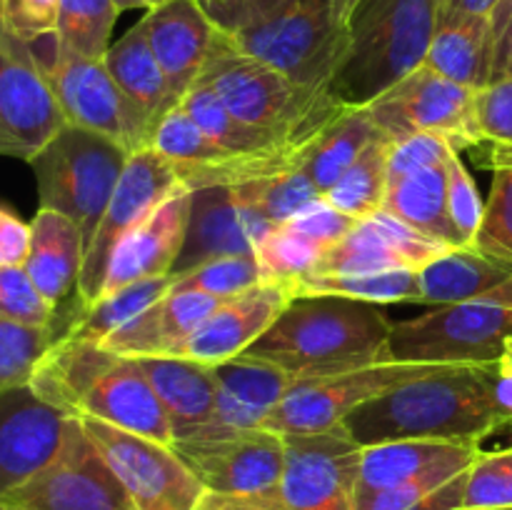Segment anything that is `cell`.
<instances>
[{"label":"cell","mask_w":512,"mask_h":510,"mask_svg":"<svg viewBox=\"0 0 512 510\" xmlns=\"http://www.w3.org/2000/svg\"><path fill=\"white\" fill-rule=\"evenodd\" d=\"M388 138H375L323 195L333 208L355 220L383 210L388 193Z\"/></svg>","instance_id":"e575fe53"},{"label":"cell","mask_w":512,"mask_h":510,"mask_svg":"<svg viewBox=\"0 0 512 510\" xmlns=\"http://www.w3.org/2000/svg\"><path fill=\"white\" fill-rule=\"evenodd\" d=\"M285 465L268 505L275 510H358L363 445L345 428L283 435Z\"/></svg>","instance_id":"4fadbf2b"},{"label":"cell","mask_w":512,"mask_h":510,"mask_svg":"<svg viewBox=\"0 0 512 510\" xmlns=\"http://www.w3.org/2000/svg\"><path fill=\"white\" fill-rule=\"evenodd\" d=\"M173 283L175 275H160V278H148L138 280L133 285H125V288L115 290L113 295L95 300L90 308L78 310V315L70 320L63 335L73 340H85V343H100L113 330H118L120 325L133 320L145 308H150L155 300L163 298L173 288Z\"/></svg>","instance_id":"836d02e7"},{"label":"cell","mask_w":512,"mask_h":510,"mask_svg":"<svg viewBox=\"0 0 512 510\" xmlns=\"http://www.w3.org/2000/svg\"><path fill=\"white\" fill-rule=\"evenodd\" d=\"M135 510H195L208 490L170 445L95 418H78Z\"/></svg>","instance_id":"8fae6325"},{"label":"cell","mask_w":512,"mask_h":510,"mask_svg":"<svg viewBox=\"0 0 512 510\" xmlns=\"http://www.w3.org/2000/svg\"><path fill=\"white\" fill-rule=\"evenodd\" d=\"M260 283H265V275L258 255H225V258L208 260L185 275H178L170 290H198V293L228 300Z\"/></svg>","instance_id":"ab89813d"},{"label":"cell","mask_w":512,"mask_h":510,"mask_svg":"<svg viewBox=\"0 0 512 510\" xmlns=\"http://www.w3.org/2000/svg\"><path fill=\"white\" fill-rule=\"evenodd\" d=\"M512 75V25L495 40V65H493V80L508 78Z\"/></svg>","instance_id":"9f6ffc18"},{"label":"cell","mask_w":512,"mask_h":510,"mask_svg":"<svg viewBox=\"0 0 512 510\" xmlns=\"http://www.w3.org/2000/svg\"><path fill=\"white\" fill-rule=\"evenodd\" d=\"M130 153L93 130L65 125L33 160L40 208L68 215L85 238V250L103 220Z\"/></svg>","instance_id":"ba28073f"},{"label":"cell","mask_w":512,"mask_h":510,"mask_svg":"<svg viewBox=\"0 0 512 510\" xmlns=\"http://www.w3.org/2000/svg\"><path fill=\"white\" fill-rule=\"evenodd\" d=\"M265 280H298L313 270L323 248L288 225H275L255 248Z\"/></svg>","instance_id":"60d3db41"},{"label":"cell","mask_w":512,"mask_h":510,"mask_svg":"<svg viewBox=\"0 0 512 510\" xmlns=\"http://www.w3.org/2000/svg\"><path fill=\"white\" fill-rule=\"evenodd\" d=\"M103 60L125 98L138 108L155 133L160 120L180 103V98L170 88L168 75L160 68L140 20L123 38H118V43L110 45Z\"/></svg>","instance_id":"f1b7e54d"},{"label":"cell","mask_w":512,"mask_h":510,"mask_svg":"<svg viewBox=\"0 0 512 510\" xmlns=\"http://www.w3.org/2000/svg\"><path fill=\"white\" fill-rule=\"evenodd\" d=\"M393 323L383 308L338 295H298L243 355L270 360L298 380L388 360Z\"/></svg>","instance_id":"3957f363"},{"label":"cell","mask_w":512,"mask_h":510,"mask_svg":"<svg viewBox=\"0 0 512 510\" xmlns=\"http://www.w3.org/2000/svg\"><path fill=\"white\" fill-rule=\"evenodd\" d=\"M380 138L378 128L365 108H348L310 148L303 170L320 193H328L330 185L358 160V155Z\"/></svg>","instance_id":"d6a6232c"},{"label":"cell","mask_w":512,"mask_h":510,"mask_svg":"<svg viewBox=\"0 0 512 510\" xmlns=\"http://www.w3.org/2000/svg\"><path fill=\"white\" fill-rule=\"evenodd\" d=\"M475 95L478 90L453 83L420 65L365 110L378 133L390 143L415 133H433L443 135L455 153H460L480 145Z\"/></svg>","instance_id":"7c38bea8"},{"label":"cell","mask_w":512,"mask_h":510,"mask_svg":"<svg viewBox=\"0 0 512 510\" xmlns=\"http://www.w3.org/2000/svg\"><path fill=\"white\" fill-rule=\"evenodd\" d=\"M490 163H493V168L512 165V150H490Z\"/></svg>","instance_id":"94428289"},{"label":"cell","mask_w":512,"mask_h":510,"mask_svg":"<svg viewBox=\"0 0 512 510\" xmlns=\"http://www.w3.org/2000/svg\"><path fill=\"white\" fill-rule=\"evenodd\" d=\"M195 510H275L263 498H233V495L205 493Z\"/></svg>","instance_id":"11a10c76"},{"label":"cell","mask_w":512,"mask_h":510,"mask_svg":"<svg viewBox=\"0 0 512 510\" xmlns=\"http://www.w3.org/2000/svg\"><path fill=\"white\" fill-rule=\"evenodd\" d=\"M173 425L175 440L205 433L215 423L218 380L213 365L190 358H135Z\"/></svg>","instance_id":"484cf974"},{"label":"cell","mask_w":512,"mask_h":510,"mask_svg":"<svg viewBox=\"0 0 512 510\" xmlns=\"http://www.w3.org/2000/svg\"><path fill=\"white\" fill-rule=\"evenodd\" d=\"M5 503L18 510H135L78 418H70L58 458Z\"/></svg>","instance_id":"e0dca14e"},{"label":"cell","mask_w":512,"mask_h":510,"mask_svg":"<svg viewBox=\"0 0 512 510\" xmlns=\"http://www.w3.org/2000/svg\"><path fill=\"white\" fill-rule=\"evenodd\" d=\"M118 15L115 0H63L55 43L83 58H105Z\"/></svg>","instance_id":"74e56055"},{"label":"cell","mask_w":512,"mask_h":510,"mask_svg":"<svg viewBox=\"0 0 512 510\" xmlns=\"http://www.w3.org/2000/svg\"><path fill=\"white\" fill-rule=\"evenodd\" d=\"M200 80L215 90L235 120L285 145H313L348 110L333 90L303 88L240 53L223 30Z\"/></svg>","instance_id":"277c9868"},{"label":"cell","mask_w":512,"mask_h":510,"mask_svg":"<svg viewBox=\"0 0 512 510\" xmlns=\"http://www.w3.org/2000/svg\"><path fill=\"white\" fill-rule=\"evenodd\" d=\"M83 260L85 238L78 225L58 210L40 208L30 223V253L23 268L55 308L78 288Z\"/></svg>","instance_id":"4316f807"},{"label":"cell","mask_w":512,"mask_h":510,"mask_svg":"<svg viewBox=\"0 0 512 510\" xmlns=\"http://www.w3.org/2000/svg\"><path fill=\"white\" fill-rule=\"evenodd\" d=\"M233 193L240 203L253 208L255 213H260L273 225L288 223L305 205L323 198V193L315 188L313 180L305 175L303 165L300 168L283 170V173L268 175V178L235 185Z\"/></svg>","instance_id":"8d00e7d4"},{"label":"cell","mask_w":512,"mask_h":510,"mask_svg":"<svg viewBox=\"0 0 512 510\" xmlns=\"http://www.w3.org/2000/svg\"><path fill=\"white\" fill-rule=\"evenodd\" d=\"M423 65L465 88H485L493 80L495 65L493 20L438 15Z\"/></svg>","instance_id":"83f0119b"},{"label":"cell","mask_w":512,"mask_h":510,"mask_svg":"<svg viewBox=\"0 0 512 510\" xmlns=\"http://www.w3.org/2000/svg\"><path fill=\"white\" fill-rule=\"evenodd\" d=\"M0 318L25 325H55L58 308L40 295L23 265H0Z\"/></svg>","instance_id":"7bdbcfd3"},{"label":"cell","mask_w":512,"mask_h":510,"mask_svg":"<svg viewBox=\"0 0 512 510\" xmlns=\"http://www.w3.org/2000/svg\"><path fill=\"white\" fill-rule=\"evenodd\" d=\"M160 68L178 98L188 93L208 63L220 28L200 0H170L140 20Z\"/></svg>","instance_id":"7402d4cb"},{"label":"cell","mask_w":512,"mask_h":510,"mask_svg":"<svg viewBox=\"0 0 512 510\" xmlns=\"http://www.w3.org/2000/svg\"><path fill=\"white\" fill-rule=\"evenodd\" d=\"M460 510H512V508H460Z\"/></svg>","instance_id":"be15d7a7"},{"label":"cell","mask_w":512,"mask_h":510,"mask_svg":"<svg viewBox=\"0 0 512 510\" xmlns=\"http://www.w3.org/2000/svg\"><path fill=\"white\" fill-rule=\"evenodd\" d=\"M450 153H455V150L443 135L415 133L403 140H393L388 145V183L415 173V170L445 165Z\"/></svg>","instance_id":"c3c4849f"},{"label":"cell","mask_w":512,"mask_h":510,"mask_svg":"<svg viewBox=\"0 0 512 510\" xmlns=\"http://www.w3.org/2000/svg\"><path fill=\"white\" fill-rule=\"evenodd\" d=\"M493 395L503 423H512V343L505 348V353L495 360Z\"/></svg>","instance_id":"816d5d0a"},{"label":"cell","mask_w":512,"mask_h":510,"mask_svg":"<svg viewBox=\"0 0 512 510\" xmlns=\"http://www.w3.org/2000/svg\"><path fill=\"white\" fill-rule=\"evenodd\" d=\"M200 3H203L210 20L225 33H230V30L243 23L245 8H248V0H200Z\"/></svg>","instance_id":"f5cc1de1"},{"label":"cell","mask_w":512,"mask_h":510,"mask_svg":"<svg viewBox=\"0 0 512 510\" xmlns=\"http://www.w3.org/2000/svg\"><path fill=\"white\" fill-rule=\"evenodd\" d=\"M355 223H358V220L340 213V210L333 208L325 198H318L310 205H305L298 215H293V218L283 225L298 230L305 238L313 240L315 245L328 250L330 245L340 243V240L350 233V228H353Z\"/></svg>","instance_id":"681fc988"},{"label":"cell","mask_w":512,"mask_h":510,"mask_svg":"<svg viewBox=\"0 0 512 510\" xmlns=\"http://www.w3.org/2000/svg\"><path fill=\"white\" fill-rule=\"evenodd\" d=\"M65 125L33 45L0 23V155L30 163Z\"/></svg>","instance_id":"9a60e30c"},{"label":"cell","mask_w":512,"mask_h":510,"mask_svg":"<svg viewBox=\"0 0 512 510\" xmlns=\"http://www.w3.org/2000/svg\"><path fill=\"white\" fill-rule=\"evenodd\" d=\"M298 295H338L375 305L420 303V275L418 270L408 268L353 275H303L298 278Z\"/></svg>","instance_id":"d590c367"},{"label":"cell","mask_w":512,"mask_h":510,"mask_svg":"<svg viewBox=\"0 0 512 510\" xmlns=\"http://www.w3.org/2000/svg\"><path fill=\"white\" fill-rule=\"evenodd\" d=\"M298 298V280H265L245 293L223 300L195 333L180 345L175 358L218 365L243 355L285 308Z\"/></svg>","instance_id":"d6986e66"},{"label":"cell","mask_w":512,"mask_h":510,"mask_svg":"<svg viewBox=\"0 0 512 510\" xmlns=\"http://www.w3.org/2000/svg\"><path fill=\"white\" fill-rule=\"evenodd\" d=\"M435 0H360L348 23V50L333 78L345 108H368L428 58Z\"/></svg>","instance_id":"5b68a950"},{"label":"cell","mask_w":512,"mask_h":510,"mask_svg":"<svg viewBox=\"0 0 512 510\" xmlns=\"http://www.w3.org/2000/svg\"><path fill=\"white\" fill-rule=\"evenodd\" d=\"M512 343V275L465 303L438 305L418 318L393 323L388 360L430 365L495 363Z\"/></svg>","instance_id":"52a82bcc"},{"label":"cell","mask_w":512,"mask_h":510,"mask_svg":"<svg viewBox=\"0 0 512 510\" xmlns=\"http://www.w3.org/2000/svg\"><path fill=\"white\" fill-rule=\"evenodd\" d=\"M448 215L450 225L458 233L460 245L470 248L475 245L480 233V225L485 218V203L478 193V185L473 183V175L458 158V153H450L448 163Z\"/></svg>","instance_id":"ee69618b"},{"label":"cell","mask_w":512,"mask_h":510,"mask_svg":"<svg viewBox=\"0 0 512 510\" xmlns=\"http://www.w3.org/2000/svg\"><path fill=\"white\" fill-rule=\"evenodd\" d=\"M28 385L68 418L103 420L173 448L168 413L135 358L60 335Z\"/></svg>","instance_id":"7a4b0ae2"},{"label":"cell","mask_w":512,"mask_h":510,"mask_svg":"<svg viewBox=\"0 0 512 510\" xmlns=\"http://www.w3.org/2000/svg\"><path fill=\"white\" fill-rule=\"evenodd\" d=\"M275 3H280V0H248V8H245V15H243V23L250 18V15L260 13V10L270 8V5H275ZM243 23H240V25H243Z\"/></svg>","instance_id":"91938a15"},{"label":"cell","mask_w":512,"mask_h":510,"mask_svg":"<svg viewBox=\"0 0 512 510\" xmlns=\"http://www.w3.org/2000/svg\"><path fill=\"white\" fill-rule=\"evenodd\" d=\"M493 385L495 363L443 365L355 408L343 428L363 448L390 440L480 443L505 425Z\"/></svg>","instance_id":"6da1fadb"},{"label":"cell","mask_w":512,"mask_h":510,"mask_svg":"<svg viewBox=\"0 0 512 510\" xmlns=\"http://www.w3.org/2000/svg\"><path fill=\"white\" fill-rule=\"evenodd\" d=\"M383 210L438 243L463 248L458 233L450 225L445 165H433V168L415 170L403 178L390 180Z\"/></svg>","instance_id":"4dcf8cb0"},{"label":"cell","mask_w":512,"mask_h":510,"mask_svg":"<svg viewBox=\"0 0 512 510\" xmlns=\"http://www.w3.org/2000/svg\"><path fill=\"white\" fill-rule=\"evenodd\" d=\"M480 455V443L455 440H390L365 445L358 495L378 493L430 473H463Z\"/></svg>","instance_id":"d4e9b609"},{"label":"cell","mask_w":512,"mask_h":510,"mask_svg":"<svg viewBox=\"0 0 512 510\" xmlns=\"http://www.w3.org/2000/svg\"><path fill=\"white\" fill-rule=\"evenodd\" d=\"M30 253V225L0 205V265H25Z\"/></svg>","instance_id":"f907efd6"},{"label":"cell","mask_w":512,"mask_h":510,"mask_svg":"<svg viewBox=\"0 0 512 510\" xmlns=\"http://www.w3.org/2000/svg\"><path fill=\"white\" fill-rule=\"evenodd\" d=\"M475 245L485 253L512 260V165L495 168L493 188L485 203V218Z\"/></svg>","instance_id":"f6af8a7d"},{"label":"cell","mask_w":512,"mask_h":510,"mask_svg":"<svg viewBox=\"0 0 512 510\" xmlns=\"http://www.w3.org/2000/svg\"><path fill=\"white\" fill-rule=\"evenodd\" d=\"M170 3V0H115V5H118L120 10H130V8H158V5H165Z\"/></svg>","instance_id":"680465c9"},{"label":"cell","mask_w":512,"mask_h":510,"mask_svg":"<svg viewBox=\"0 0 512 510\" xmlns=\"http://www.w3.org/2000/svg\"><path fill=\"white\" fill-rule=\"evenodd\" d=\"M63 0H0V23L23 43L53 38Z\"/></svg>","instance_id":"7dc6e473"},{"label":"cell","mask_w":512,"mask_h":510,"mask_svg":"<svg viewBox=\"0 0 512 510\" xmlns=\"http://www.w3.org/2000/svg\"><path fill=\"white\" fill-rule=\"evenodd\" d=\"M70 418L30 385L0 390V500L43 473L68 435Z\"/></svg>","instance_id":"ac0fdd59"},{"label":"cell","mask_w":512,"mask_h":510,"mask_svg":"<svg viewBox=\"0 0 512 510\" xmlns=\"http://www.w3.org/2000/svg\"><path fill=\"white\" fill-rule=\"evenodd\" d=\"M173 450L208 493L270 500L285 465L283 435L270 430H215L180 438Z\"/></svg>","instance_id":"5bb4252c"},{"label":"cell","mask_w":512,"mask_h":510,"mask_svg":"<svg viewBox=\"0 0 512 510\" xmlns=\"http://www.w3.org/2000/svg\"><path fill=\"white\" fill-rule=\"evenodd\" d=\"M420 275V303L453 305L480 298L512 275V260L485 253L478 245L453 248L430 260Z\"/></svg>","instance_id":"f546056e"},{"label":"cell","mask_w":512,"mask_h":510,"mask_svg":"<svg viewBox=\"0 0 512 510\" xmlns=\"http://www.w3.org/2000/svg\"><path fill=\"white\" fill-rule=\"evenodd\" d=\"M330 3H333L335 20H338L343 28H348L350 18H353V13H355V8H358L360 0H330Z\"/></svg>","instance_id":"6f0895ef"},{"label":"cell","mask_w":512,"mask_h":510,"mask_svg":"<svg viewBox=\"0 0 512 510\" xmlns=\"http://www.w3.org/2000/svg\"><path fill=\"white\" fill-rule=\"evenodd\" d=\"M0 510H18V508H13V505H10V503H5V500H0Z\"/></svg>","instance_id":"6125c7cd"},{"label":"cell","mask_w":512,"mask_h":510,"mask_svg":"<svg viewBox=\"0 0 512 510\" xmlns=\"http://www.w3.org/2000/svg\"><path fill=\"white\" fill-rule=\"evenodd\" d=\"M225 35L240 53L315 90H333L348 50V28L335 20L330 0H280Z\"/></svg>","instance_id":"8992f818"},{"label":"cell","mask_w":512,"mask_h":510,"mask_svg":"<svg viewBox=\"0 0 512 510\" xmlns=\"http://www.w3.org/2000/svg\"><path fill=\"white\" fill-rule=\"evenodd\" d=\"M213 370L218 380V405L213 428L205 433L263 428L275 405L298 383V378L280 365L250 355L225 360L213 365Z\"/></svg>","instance_id":"603a6c76"},{"label":"cell","mask_w":512,"mask_h":510,"mask_svg":"<svg viewBox=\"0 0 512 510\" xmlns=\"http://www.w3.org/2000/svg\"><path fill=\"white\" fill-rule=\"evenodd\" d=\"M463 508H512V448L480 450L465 475Z\"/></svg>","instance_id":"b9f144b4"},{"label":"cell","mask_w":512,"mask_h":510,"mask_svg":"<svg viewBox=\"0 0 512 510\" xmlns=\"http://www.w3.org/2000/svg\"><path fill=\"white\" fill-rule=\"evenodd\" d=\"M55 325H25L0 318V390L28 385L43 355L58 340Z\"/></svg>","instance_id":"f35d334b"},{"label":"cell","mask_w":512,"mask_h":510,"mask_svg":"<svg viewBox=\"0 0 512 510\" xmlns=\"http://www.w3.org/2000/svg\"><path fill=\"white\" fill-rule=\"evenodd\" d=\"M185 188L175 175L173 165L155 153L153 148H143L128 158L123 175H120L115 193L105 208L103 220L85 250L83 270L78 278V310L90 308L100 298L105 283L110 255L118 248L120 240L138 228L165 198L175 190Z\"/></svg>","instance_id":"2e32d148"},{"label":"cell","mask_w":512,"mask_h":510,"mask_svg":"<svg viewBox=\"0 0 512 510\" xmlns=\"http://www.w3.org/2000/svg\"><path fill=\"white\" fill-rule=\"evenodd\" d=\"M55 100L68 125L93 130L130 155L148 148L153 130L108 73L103 58H83L48 38V48L33 43Z\"/></svg>","instance_id":"9c48e42d"},{"label":"cell","mask_w":512,"mask_h":510,"mask_svg":"<svg viewBox=\"0 0 512 510\" xmlns=\"http://www.w3.org/2000/svg\"><path fill=\"white\" fill-rule=\"evenodd\" d=\"M500 0H435L438 15H458V18H490Z\"/></svg>","instance_id":"db71d44e"},{"label":"cell","mask_w":512,"mask_h":510,"mask_svg":"<svg viewBox=\"0 0 512 510\" xmlns=\"http://www.w3.org/2000/svg\"><path fill=\"white\" fill-rule=\"evenodd\" d=\"M180 108L193 118V123L213 143H218L220 148H225L233 155H275L288 153V150L310 148V145H285L280 140L270 138V135L248 128L240 120H235L233 113L223 105V100L215 95V90L200 78L180 98Z\"/></svg>","instance_id":"1f68e13d"},{"label":"cell","mask_w":512,"mask_h":510,"mask_svg":"<svg viewBox=\"0 0 512 510\" xmlns=\"http://www.w3.org/2000/svg\"><path fill=\"white\" fill-rule=\"evenodd\" d=\"M475 125L480 143L493 150H512V75L490 80L475 95Z\"/></svg>","instance_id":"bcb514c9"},{"label":"cell","mask_w":512,"mask_h":510,"mask_svg":"<svg viewBox=\"0 0 512 510\" xmlns=\"http://www.w3.org/2000/svg\"><path fill=\"white\" fill-rule=\"evenodd\" d=\"M190 198L193 193L188 188L175 190L138 228L130 230L120 240L118 248L110 255L100 298L113 295L115 290L138 283V280L173 273L175 260L183 250L185 230H188Z\"/></svg>","instance_id":"44dd1931"},{"label":"cell","mask_w":512,"mask_h":510,"mask_svg":"<svg viewBox=\"0 0 512 510\" xmlns=\"http://www.w3.org/2000/svg\"><path fill=\"white\" fill-rule=\"evenodd\" d=\"M438 368L443 365L383 360L348 373L298 380L265 418L263 430L278 435H310L340 428L343 420L363 403Z\"/></svg>","instance_id":"30bf717a"},{"label":"cell","mask_w":512,"mask_h":510,"mask_svg":"<svg viewBox=\"0 0 512 510\" xmlns=\"http://www.w3.org/2000/svg\"><path fill=\"white\" fill-rule=\"evenodd\" d=\"M253 253L255 243L250 238L248 213L245 205L235 198L233 188L193 190L183 250L170 275L178 278L208 260L225 258V255Z\"/></svg>","instance_id":"cb8c5ba5"},{"label":"cell","mask_w":512,"mask_h":510,"mask_svg":"<svg viewBox=\"0 0 512 510\" xmlns=\"http://www.w3.org/2000/svg\"><path fill=\"white\" fill-rule=\"evenodd\" d=\"M448 250L453 248L418 233L388 210H378L370 218L358 220L340 243L323 250L308 275L380 273V270L398 268L420 270Z\"/></svg>","instance_id":"ffe728a7"}]
</instances>
